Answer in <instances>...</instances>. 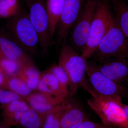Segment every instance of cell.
<instances>
[{"instance_id": "cell-22", "label": "cell", "mask_w": 128, "mask_h": 128, "mask_svg": "<svg viewBox=\"0 0 128 128\" xmlns=\"http://www.w3.org/2000/svg\"><path fill=\"white\" fill-rule=\"evenodd\" d=\"M22 6L20 0H5L0 8V18L8 19L14 16Z\"/></svg>"}, {"instance_id": "cell-7", "label": "cell", "mask_w": 128, "mask_h": 128, "mask_svg": "<svg viewBox=\"0 0 128 128\" xmlns=\"http://www.w3.org/2000/svg\"><path fill=\"white\" fill-rule=\"evenodd\" d=\"M86 71L90 86L98 94L107 97L123 98L128 94L126 86L118 84L104 75L99 71L96 63L86 62Z\"/></svg>"}, {"instance_id": "cell-15", "label": "cell", "mask_w": 128, "mask_h": 128, "mask_svg": "<svg viewBox=\"0 0 128 128\" xmlns=\"http://www.w3.org/2000/svg\"><path fill=\"white\" fill-rule=\"evenodd\" d=\"M24 100L30 108L42 112L52 111L62 103L38 90L33 91Z\"/></svg>"}, {"instance_id": "cell-11", "label": "cell", "mask_w": 128, "mask_h": 128, "mask_svg": "<svg viewBox=\"0 0 128 128\" xmlns=\"http://www.w3.org/2000/svg\"><path fill=\"white\" fill-rule=\"evenodd\" d=\"M100 63L98 65L99 71L113 81L121 84L128 79V60L126 59L110 58Z\"/></svg>"}, {"instance_id": "cell-24", "label": "cell", "mask_w": 128, "mask_h": 128, "mask_svg": "<svg viewBox=\"0 0 128 128\" xmlns=\"http://www.w3.org/2000/svg\"><path fill=\"white\" fill-rule=\"evenodd\" d=\"M22 66L17 62L6 58L0 59V70L6 76H16Z\"/></svg>"}, {"instance_id": "cell-21", "label": "cell", "mask_w": 128, "mask_h": 128, "mask_svg": "<svg viewBox=\"0 0 128 128\" xmlns=\"http://www.w3.org/2000/svg\"><path fill=\"white\" fill-rule=\"evenodd\" d=\"M68 102V98L46 117L42 128H60V120Z\"/></svg>"}, {"instance_id": "cell-30", "label": "cell", "mask_w": 128, "mask_h": 128, "mask_svg": "<svg viewBox=\"0 0 128 128\" xmlns=\"http://www.w3.org/2000/svg\"><path fill=\"white\" fill-rule=\"evenodd\" d=\"M4 0H0V8L1 6H2V5L3 4Z\"/></svg>"}, {"instance_id": "cell-12", "label": "cell", "mask_w": 128, "mask_h": 128, "mask_svg": "<svg viewBox=\"0 0 128 128\" xmlns=\"http://www.w3.org/2000/svg\"><path fill=\"white\" fill-rule=\"evenodd\" d=\"M73 96L68 98V105L60 120V128H74L88 120L83 106Z\"/></svg>"}, {"instance_id": "cell-5", "label": "cell", "mask_w": 128, "mask_h": 128, "mask_svg": "<svg viewBox=\"0 0 128 128\" xmlns=\"http://www.w3.org/2000/svg\"><path fill=\"white\" fill-rule=\"evenodd\" d=\"M113 16L109 2H100L97 6L87 41L81 56L86 60L91 57L109 28Z\"/></svg>"}, {"instance_id": "cell-28", "label": "cell", "mask_w": 128, "mask_h": 128, "mask_svg": "<svg viewBox=\"0 0 128 128\" xmlns=\"http://www.w3.org/2000/svg\"><path fill=\"white\" fill-rule=\"evenodd\" d=\"M122 108L125 116L127 118H128V105L123 104V105H122Z\"/></svg>"}, {"instance_id": "cell-31", "label": "cell", "mask_w": 128, "mask_h": 128, "mask_svg": "<svg viewBox=\"0 0 128 128\" xmlns=\"http://www.w3.org/2000/svg\"><path fill=\"white\" fill-rule=\"evenodd\" d=\"M4 58V56L2 55V53L1 51L0 48V59L3 58Z\"/></svg>"}, {"instance_id": "cell-17", "label": "cell", "mask_w": 128, "mask_h": 128, "mask_svg": "<svg viewBox=\"0 0 128 128\" xmlns=\"http://www.w3.org/2000/svg\"><path fill=\"white\" fill-rule=\"evenodd\" d=\"M115 16L114 20L126 38L128 37V6L121 0H111Z\"/></svg>"}, {"instance_id": "cell-20", "label": "cell", "mask_w": 128, "mask_h": 128, "mask_svg": "<svg viewBox=\"0 0 128 128\" xmlns=\"http://www.w3.org/2000/svg\"><path fill=\"white\" fill-rule=\"evenodd\" d=\"M7 76L8 89L17 94L24 100L33 91L17 76Z\"/></svg>"}, {"instance_id": "cell-16", "label": "cell", "mask_w": 128, "mask_h": 128, "mask_svg": "<svg viewBox=\"0 0 128 128\" xmlns=\"http://www.w3.org/2000/svg\"><path fill=\"white\" fill-rule=\"evenodd\" d=\"M60 105L52 111L45 112H38L30 108L22 115L16 127L17 128H42L47 116Z\"/></svg>"}, {"instance_id": "cell-8", "label": "cell", "mask_w": 128, "mask_h": 128, "mask_svg": "<svg viewBox=\"0 0 128 128\" xmlns=\"http://www.w3.org/2000/svg\"><path fill=\"white\" fill-rule=\"evenodd\" d=\"M87 2V0H66L56 29L57 45H61L66 40L70 29L80 16Z\"/></svg>"}, {"instance_id": "cell-25", "label": "cell", "mask_w": 128, "mask_h": 128, "mask_svg": "<svg viewBox=\"0 0 128 128\" xmlns=\"http://www.w3.org/2000/svg\"><path fill=\"white\" fill-rule=\"evenodd\" d=\"M22 99L20 96L13 92L9 90L0 88V105H6L13 101Z\"/></svg>"}, {"instance_id": "cell-9", "label": "cell", "mask_w": 128, "mask_h": 128, "mask_svg": "<svg viewBox=\"0 0 128 128\" xmlns=\"http://www.w3.org/2000/svg\"><path fill=\"white\" fill-rule=\"evenodd\" d=\"M98 2L87 0L80 16L76 21L72 34L73 44L82 50L87 41L89 30Z\"/></svg>"}, {"instance_id": "cell-18", "label": "cell", "mask_w": 128, "mask_h": 128, "mask_svg": "<svg viewBox=\"0 0 128 128\" xmlns=\"http://www.w3.org/2000/svg\"><path fill=\"white\" fill-rule=\"evenodd\" d=\"M66 0H46V6L49 18L50 36L52 39L55 34L57 23L64 9Z\"/></svg>"}, {"instance_id": "cell-6", "label": "cell", "mask_w": 128, "mask_h": 128, "mask_svg": "<svg viewBox=\"0 0 128 128\" xmlns=\"http://www.w3.org/2000/svg\"><path fill=\"white\" fill-rule=\"evenodd\" d=\"M24 0L29 10L30 22L38 34L41 52L44 55H47L52 39L50 36L46 0Z\"/></svg>"}, {"instance_id": "cell-14", "label": "cell", "mask_w": 128, "mask_h": 128, "mask_svg": "<svg viewBox=\"0 0 128 128\" xmlns=\"http://www.w3.org/2000/svg\"><path fill=\"white\" fill-rule=\"evenodd\" d=\"M30 108L24 100H16L4 105H0L2 121L10 126H17L23 114Z\"/></svg>"}, {"instance_id": "cell-29", "label": "cell", "mask_w": 128, "mask_h": 128, "mask_svg": "<svg viewBox=\"0 0 128 128\" xmlns=\"http://www.w3.org/2000/svg\"><path fill=\"white\" fill-rule=\"evenodd\" d=\"M0 128H12V126L8 125L4 121H0Z\"/></svg>"}, {"instance_id": "cell-33", "label": "cell", "mask_w": 128, "mask_h": 128, "mask_svg": "<svg viewBox=\"0 0 128 128\" xmlns=\"http://www.w3.org/2000/svg\"><path fill=\"white\" fill-rule=\"evenodd\" d=\"M122 128V127H112V128Z\"/></svg>"}, {"instance_id": "cell-32", "label": "cell", "mask_w": 128, "mask_h": 128, "mask_svg": "<svg viewBox=\"0 0 128 128\" xmlns=\"http://www.w3.org/2000/svg\"><path fill=\"white\" fill-rule=\"evenodd\" d=\"M95 0L97 1L98 2H100L102 1H106L110 2L111 0Z\"/></svg>"}, {"instance_id": "cell-34", "label": "cell", "mask_w": 128, "mask_h": 128, "mask_svg": "<svg viewBox=\"0 0 128 128\" xmlns=\"http://www.w3.org/2000/svg\"><path fill=\"white\" fill-rule=\"evenodd\" d=\"M0 115H1L0 110Z\"/></svg>"}, {"instance_id": "cell-27", "label": "cell", "mask_w": 128, "mask_h": 128, "mask_svg": "<svg viewBox=\"0 0 128 128\" xmlns=\"http://www.w3.org/2000/svg\"><path fill=\"white\" fill-rule=\"evenodd\" d=\"M7 76H6L0 70V88L3 89H8L7 86Z\"/></svg>"}, {"instance_id": "cell-13", "label": "cell", "mask_w": 128, "mask_h": 128, "mask_svg": "<svg viewBox=\"0 0 128 128\" xmlns=\"http://www.w3.org/2000/svg\"><path fill=\"white\" fill-rule=\"evenodd\" d=\"M37 90L63 102L68 98L58 80L48 70L41 73Z\"/></svg>"}, {"instance_id": "cell-10", "label": "cell", "mask_w": 128, "mask_h": 128, "mask_svg": "<svg viewBox=\"0 0 128 128\" xmlns=\"http://www.w3.org/2000/svg\"><path fill=\"white\" fill-rule=\"evenodd\" d=\"M0 48L4 58L17 62L22 66L34 64L26 52L8 34L0 35Z\"/></svg>"}, {"instance_id": "cell-4", "label": "cell", "mask_w": 128, "mask_h": 128, "mask_svg": "<svg viewBox=\"0 0 128 128\" xmlns=\"http://www.w3.org/2000/svg\"><path fill=\"white\" fill-rule=\"evenodd\" d=\"M128 38L115 22L113 16L109 28L94 53L96 60L100 63L110 58L127 59Z\"/></svg>"}, {"instance_id": "cell-1", "label": "cell", "mask_w": 128, "mask_h": 128, "mask_svg": "<svg viewBox=\"0 0 128 128\" xmlns=\"http://www.w3.org/2000/svg\"><path fill=\"white\" fill-rule=\"evenodd\" d=\"M87 92L91 96L88 100V104L100 118L102 124L110 128H128V118L123 111L122 98L101 96L94 91L89 85Z\"/></svg>"}, {"instance_id": "cell-19", "label": "cell", "mask_w": 128, "mask_h": 128, "mask_svg": "<svg viewBox=\"0 0 128 128\" xmlns=\"http://www.w3.org/2000/svg\"><path fill=\"white\" fill-rule=\"evenodd\" d=\"M41 73L34 65L22 66L17 76L32 91L37 90Z\"/></svg>"}, {"instance_id": "cell-26", "label": "cell", "mask_w": 128, "mask_h": 128, "mask_svg": "<svg viewBox=\"0 0 128 128\" xmlns=\"http://www.w3.org/2000/svg\"><path fill=\"white\" fill-rule=\"evenodd\" d=\"M74 128H110L102 124L97 123L89 120H85Z\"/></svg>"}, {"instance_id": "cell-23", "label": "cell", "mask_w": 128, "mask_h": 128, "mask_svg": "<svg viewBox=\"0 0 128 128\" xmlns=\"http://www.w3.org/2000/svg\"><path fill=\"white\" fill-rule=\"evenodd\" d=\"M48 69L55 76L63 91L68 97L70 96L68 79L64 70L58 65L56 64L52 65Z\"/></svg>"}, {"instance_id": "cell-2", "label": "cell", "mask_w": 128, "mask_h": 128, "mask_svg": "<svg viewBox=\"0 0 128 128\" xmlns=\"http://www.w3.org/2000/svg\"><path fill=\"white\" fill-rule=\"evenodd\" d=\"M61 45L58 65L68 76L69 96H73L80 88L88 91L89 84L86 78V60L74 50L66 40Z\"/></svg>"}, {"instance_id": "cell-35", "label": "cell", "mask_w": 128, "mask_h": 128, "mask_svg": "<svg viewBox=\"0 0 128 128\" xmlns=\"http://www.w3.org/2000/svg\"></svg>"}, {"instance_id": "cell-3", "label": "cell", "mask_w": 128, "mask_h": 128, "mask_svg": "<svg viewBox=\"0 0 128 128\" xmlns=\"http://www.w3.org/2000/svg\"><path fill=\"white\" fill-rule=\"evenodd\" d=\"M8 34L26 52L36 55L39 46L38 34L32 25L28 12L22 6L18 13L8 18L6 24Z\"/></svg>"}]
</instances>
